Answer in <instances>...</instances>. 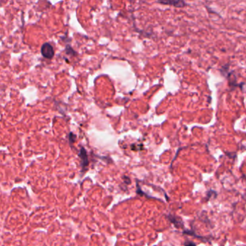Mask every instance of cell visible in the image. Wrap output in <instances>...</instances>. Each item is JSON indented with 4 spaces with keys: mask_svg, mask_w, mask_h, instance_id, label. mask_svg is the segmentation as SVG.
Returning a JSON list of instances; mask_svg holds the SVG:
<instances>
[{
    "mask_svg": "<svg viewBox=\"0 0 246 246\" xmlns=\"http://www.w3.org/2000/svg\"><path fill=\"white\" fill-rule=\"evenodd\" d=\"M41 53L42 56L46 59H51L54 56V50L53 46L49 43H45L42 45L41 48Z\"/></svg>",
    "mask_w": 246,
    "mask_h": 246,
    "instance_id": "1",
    "label": "cell"
},
{
    "mask_svg": "<svg viewBox=\"0 0 246 246\" xmlns=\"http://www.w3.org/2000/svg\"><path fill=\"white\" fill-rule=\"evenodd\" d=\"M167 218H168V220L170 221L177 229H182L184 230V222H183L181 217H180V216H178L173 215V214H168V215L167 216Z\"/></svg>",
    "mask_w": 246,
    "mask_h": 246,
    "instance_id": "2",
    "label": "cell"
},
{
    "mask_svg": "<svg viewBox=\"0 0 246 246\" xmlns=\"http://www.w3.org/2000/svg\"><path fill=\"white\" fill-rule=\"evenodd\" d=\"M79 157H80V160H81V165L82 168V170H85L88 167L89 162H88L86 150H85L84 147H81V149H80V152H79Z\"/></svg>",
    "mask_w": 246,
    "mask_h": 246,
    "instance_id": "3",
    "label": "cell"
},
{
    "mask_svg": "<svg viewBox=\"0 0 246 246\" xmlns=\"http://www.w3.org/2000/svg\"><path fill=\"white\" fill-rule=\"evenodd\" d=\"M158 3L162 4H165V5H172L174 6L175 7H184L186 6V2L184 1H181V0H178V1H160Z\"/></svg>",
    "mask_w": 246,
    "mask_h": 246,
    "instance_id": "4",
    "label": "cell"
},
{
    "mask_svg": "<svg viewBox=\"0 0 246 246\" xmlns=\"http://www.w3.org/2000/svg\"><path fill=\"white\" fill-rule=\"evenodd\" d=\"M182 233L183 234H187V235H189V236H192V237H196V238H201V239H204V237H201V236L200 235H198V234H196V232H195L193 229H185L182 232Z\"/></svg>",
    "mask_w": 246,
    "mask_h": 246,
    "instance_id": "5",
    "label": "cell"
},
{
    "mask_svg": "<svg viewBox=\"0 0 246 246\" xmlns=\"http://www.w3.org/2000/svg\"><path fill=\"white\" fill-rule=\"evenodd\" d=\"M216 196H217V193L216 191H214V190H209V191L206 193V197H205V201H208L209 199H211V198H215Z\"/></svg>",
    "mask_w": 246,
    "mask_h": 246,
    "instance_id": "6",
    "label": "cell"
},
{
    "mask_svg": "<svg viewBox=\"0 0 246 246\" xmlns=\"http://www.w3.org/2000/svg\"><path fill=\"white\" fill-rule=\"evenodd\" d=\"M228 69H229V64H226L222 67V69H221V72H222V74L224 75V77L228 76V75H229Z\"/></svg>",
    "mask_w": 246,
    "mask_h": 246,
    "instance_id": "7",
    "label": "cell"
},
{
    "mask_svg": "<svg viewBox=\"0 0 246 246\" xmlns=\"http://www.w3.org/2000/svg\"><path fill=\"white\" fill-rule=\"evenodd\" d=\"M183 245L184 246H196V244L194 242H193V241L186 240L184 242V243H183Z\"/></svg>",
    "mask_w": 246,
    "mask_h": 246,
    "instance_id": "8",
    "label": "cell"
},
{
    "mask_svg": "<svg viewBox=\"0 0 246 246\" xmlns=\"http://www.w3.org/2000/svg\"><path fill=\"white\" fill-rule=\"evenodd\" d=\"M75 135H74L73 134L70 133L69 136V139L70 143L72 144L74 142H75Z\"/></svg>",
    "mask_w": 246,
    "mask_h": 246,
    "instance_id": "9",
    "label": "cell"
}]
</instances>
